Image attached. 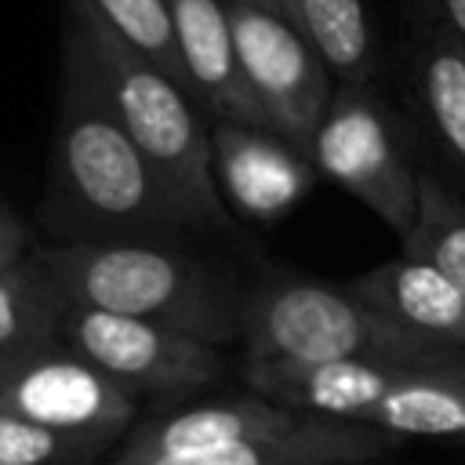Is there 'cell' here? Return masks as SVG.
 Returning <instances> with one entry per match:
<instances>
[{
	"instance_id": "cell-5",
	"label": "cell",
	"mask_w": 465,
	"mask_h": 465,
	"mask_svg": "<svg viewBox=\"0 0 465 465\" xmlns=\"http://www.w3.org/2000/svg\"><path fill=\"white\" fill-rule=\"evenodd\" d=\"M309 156L400 240L411 232L418 214V171L374 87H334Z\"/></svg>"
},
{
	"instance_id": "cell-6",
	"label": "cell",
	"mask_w": 465,
	"mask_h": 465,
	"mask_svg": "<svg viewBox=\"0 0 465 465\" xmlns=\"http://www.w3.org/2000/svg\"><path fill=\"white\" fill-rule=\"evenodd\" d=\"M229 25L243 76L269 116L272 138H283L291 149L309 156L316 127L334 94V80L320 54L298 33V25L262 0L229 4Z\"/></svg>"
},
{
	"instance_id": "cell-24",
	"label": "cell",
	"mask_w": 465,
	"mask_h": 465,
	"mask_svg": "<svg viewBox=\"0 0 465 465\" xmlns=\"http://www.w3.org/2000/svg\"><path fill=\"white\" fill-rule=\"evenodd\" d=\"M222 4H247V0H222Z\"/></svg>"
},
{
	"instance_id": "cell-21",
	"label": "cell",
	"mask_w": 465,
	"mask_h": 465,
	"mask_svg": "<svg viewBox=\"0 0 465 465\" xmlns=\"http://www.w3.org/2000/svg\"><path fill=\"white\" fill-rule=\"evenodd\" d=\"M29 258V236H25V225L18 222V214H11L4 203H0V269L15 265Z\"/></svg>"
},
{
	"instance_id": "cell-8",
	"label": "cell",
	"mask_w": 465,
	"mask_h": 465,
	"mask_svg": "<svg viewBox=\"0 0 465 465\" xmlns=\"http://www.w3.org/2000/svg\"><path fill=\"white\" fill-rule=\"evenodd\" d=\"M58 338L91 360L105 378L134 392H189L214 381L225 367L218 345L163 323L65 305Z\"/></svg>"
},
{
	"instance_id": "cell-3",
	"label": "cell",
	"mask_w": 465,
	"mask_h": 465,
	"mask_svg": "<svg viewBox=\"0 0 465 465\" xmlns=\"http://www.w3.org/2000/svg\"><path fill=\"white\" fill-rule=\"evenodd\" d=\"M247 360L371 363L411 374H465V352L418 338L367 309L345 287L265 280L240 302Z\"/></svg>"
},
{
	"instance_id": "cell-15",
	"label": "cell",
	"mask_w": 465,
	"mask_h": 465,
	"mask_svg": "<svg viewBox=\"0 0 465 465\" xmlns=\"http://www.w3.org/2000/svg\"><path fill=\"white\" fill-rule=\"evenodd\" d=\"M392 436L465 440V374H403L363 418Z\"/></svg>"
},
{
	"instance_id": "cell-11",
	"label": "cell",
	"mask_w": 465,
	"mask_h": 465,
	"mask_svg": "<svg viewBox=\"0 0 465 465\" xmlns=\"http://www.w3.org/2000/svg\"><path fill=\"white\" fill-rule=\"evenodd\" d=\"M411 371H385L371 363H298V360H247V385L254 396H265L280 407L360 421L367 411Z\"/></svg>"
},
{
	"instance_id": "cell-1",
	"label": "cell",
	"mask_w": 465,
	"mask_h": 465,
	"mask_svg": "<svg viewBox=\"0 0 465 465\" xmlns=\"http://www.w3.org/2000/svg\"><path fill=\"white\" fill-rule=\"evenodd\" d=\"M54 185L76 214L113 232L193 225L182 200L124 131L84 36L62 25V94L54 127Z\"/></svg>"
},
{
	"instance_id": "cell-12",
	"label": "cell",
	"mask_w": 465,
	"mask_h": 465,
	"mask_svg": "<svg viewBox=\"0 0 465 465\" xmlns=\"http://www.w3.org/2000/svg\"><path fill=\"white\" fill-rule=\"evenodd\" d=\"M345 291L396 327L465 352V294L432 265L400 254L352 276Z\"/></svg>"
},
{
	"instance_id": "cell-2",
	"label": "cell",
	"mask_w": 465,
	"mask_h": 465,
	"mask_svg": "<svg viewBox=\"0 0 465 465\" xmlns=\"http://www.w3.org/2000/svg\"><path fill=\"white\" fill-rule=\"evenodd\" d=\"M33 254L65 305L163 323L211 345L240 334V302L222 276L163 243L113 236L36 247Z\"/></svg>"
},
{
	"instance_id": "cell-9",
	"label": "cell",
	"mask_w": 465,
	"mask_h": 465,
	"mask_svg": "<svg viewBox=\"0 0 465 465\" xmlns=\"http://www.w3.org/2000/svg\"><path fill=\"white\" fill-rule=\"evenodd\" d=\"M320 418L302 414L291 407H280L265 396H243V400H218L185 407L163 418L145 421L131 432L124 458L145 461V458H182V454H207L225 447H247V443H276L287 436H298L312 429Z\"/></svg>"
},
{
	"instance_id": "cell-13",
	"label": "cell",
	"mask_w": 465,
	"mask_h": 465,
	"mask_svg": "<svg viewBox=\"0 0 465 465\" xmlns=\"http://www.w3.org/2000/svg\"><path fill=\"white\" fill-rule=\"evenodd\" d=\"M396 443L400 436L381 432L374 425L320 418L312 429L276 440V443H247V447H225V450H207V454L145 458V461L116 454L109 465H363V461L392 454Z\"/></svg>"
},
{
	"instance_id": "cell-22",
	"label": "cell",
	"mask_w": 465,
	"mask_h": 465,
	"mask_svg": "<svg viewBox=\"0 0 465 465\" xmlns=\"http://www.w3.org/2000/svg\"><path fill=\"white\" fill-rule=\"evenodd\" d=\"M440 15H443V25L461 40L465 47V0H440Z\"/></svg>"
},
{
	"instance_id": "cell-14",
	"label": "cell",
	"mask_w": 465,
	"mask_h": 465,
	"mask_svg": "<svg viewBox=\"0 0 465 465\" xmlns=\"http://www.w3.org/2000/svg\"><path fill=\"white\" fill-rule=\"evenodd\" d=\"M414 73L429 127L447 163L465 178V47L443 22H425L418 29Z\"/></svg>"
},
{
	"instance_id": "cell-10",
	"label": "cell",
	"mask_w": 465,
	"mask_h": 465,
	"mask_svg": "<svg viewBox=\"0 0 465 465\" xmlns=\"http://www.w3.org/2000/svg\"><path fill=\"white\" fill-rule=\"evenodd\" d=\"M167 4L193 98L203 102L225 124L272 138L269 116L258 105L236 54L229 4L222 0H167Z\"/></svg>"
},
{
	"instance_id": "cell-18",
	"label": "cell",
	"mask_w": 465,
	"mask_h": 465,
	"mask_svg": "<svg viewBox=\"0 0 465 465\" xmlns=\"http://www.w3.org/2000/svg\"><path fill=\"white\" fill-rule=\"evenodd\" d=\"M400 247L465 294V200L429 171L418 174V214Z\"/></svg>"
},
{
	"instance_id": "cell-23",
	"label": "cell",
	"mask_w": 465,
	"mask_h": 465,
	"mask_svg": "<svg viewBox=\"0 0 465 465\" xmlns=\"http://www.w3.org/2000/svg\"><path fill=\"white\" fill-rule=\"evenodd\" d=\"M265 7H272L276 15H283L291 25H298V0H262ZM302 33V29H298Z\"/></svg>"
},
{
	"instance_id": "cell-17",
	"label": "cell",
	"mask_w": 465,
	"mask_h": 465,
	"mask_svg": "<svg viewBox=\"0 0 465 465\" xmlns=\"http://www.w3.org/2000/svg\"><path fill=\"white\" fill-rule=\"evenodd\" d=\"M62 312L65 298L33 251L29 258L0 269V360L51 345L58 338Z\"/></svg>"
},
{
	"instance_id": "cell-4",
	"label": "cell",
	"mask_w": 465,
	"mask_h": 465,
	"mask_svg": "<svg viewBox=\"0 0 465 465\" xmlns=\"http://www.w3.org/2000/svg\"><path fill=\"white\" fill-rule=\"evenodd\" d=\"M65 22L84 36L124 131L182 200L193 225L225 229L229 218L214 174V145L196 116V98L116 36L91 0H65Z\"/></svg>"
},
{
	"instance_id": "cell-7",
	"label": "cell",
	"mask_w": 465,
	"mask_h": 465,
	"mask_svg": "<svg viewBox=\"0 0 465 465\" xmlns=\"http://www.w3.org/2000/svg\"><path fill=\"white\" fill-rule=\"evenodd\" d=\"M0 411L102 447L134 421V396L51 341L0 360Z\"/></svg>"
},
{
	"instance_id": "cell-20",
	"label": "cell",
	"mask_w": 465,
	"mask_h": 465,
	"mask_svg": "<svg viewBox=\"0 0 465 465\" xmlns=\"http://www.w3.org/2000/svg\"><path fill=\"white\" fill-rule=\"evenodd\" d=\"M94 450L98 443L0 411V465H80Z\"/></svg>"
},
{
	"instance_id": "cell-16",
	"label": "cell",
	"mask_w": 465,
	"mask_h": 465,
	"mask_svg": "<svg viewBox=\"0 0 465 465\" xmlns=\"http://www.w3.org/2000/svg\"><path fill=\"white\" fill-rule=\"evenodd\" d=\"M298 29L320 54L334 87L374 84V33L363 0H298Z\"/></svg>"
},
{
	"instance_id": "cell-19",
	"label": "cell",
	"mask_w": 465,
	"mask_h": 465,
	"mask_svg": "<svg viewBox=\"0 0 465 465\" xmlns=\"http://www.w3.org/2000/svg\"><path fill=\"white\" fill-rule=\"evenodd\" d=\"M91 7L105 18V25L116 36H124L138 54H145L156 69H163L174 84L189 91V76L178 54V36H174V18H171L167 0H91Z\"/></svg>"
}]
</instances>
